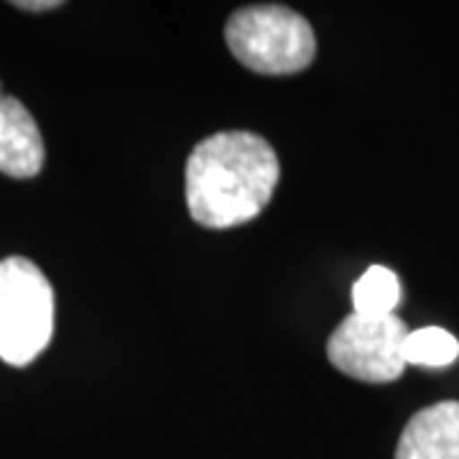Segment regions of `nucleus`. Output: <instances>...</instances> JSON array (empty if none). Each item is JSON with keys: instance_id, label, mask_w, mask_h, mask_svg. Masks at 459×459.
<instances>
[{"instance_id": "nucleus-3", "label": "nucleus", "mask_w": 459, "mask_h": 459, "mask_svg": "<svg viewBox=\"0 0 459 459\" xmlns=\"http://www.w3.org/2000/svg\"><path fill=\"white\" fill-rule=\"evenodd\" d=\"M54 334V291L29 258L0 261V360L31 365Z\"/></svg>"}, {"instance_id": "nucleus-2", "label": "nucleus", "mask_w": 459, "mask_h": 459, "mask_svg": "<svg viewBox=\"0 0 459 459\" xmlns=\"http://www.w3.org/2000/svg\"><path fill=\"white\" fill-rule=\"evenodd\" d=\"M225 41L258 74H296L314 62L316 39L304 16L283 5H250L230 16Z\"/></svg>"}, {"instance_id": "nucleus-10", "label": "nucleus", "mask_w": 459, "mask_h": 459, "mask_svg": "<svg viewBox=\"0 0 459 459\" xmlns=\"http://www.w3.org/2000/svg\"><path fill=\"white\" fill-rule=\"evenodd\" d=\"M0 98H3V84H0Z\"/></svg>"}, {"instance_id": "nucleus-8", "label": "nucleus", "mask_w": 459, "mask_h": 459, "mask_svg": "<svg viewBox=\"0 0 459 459\" xmlns=\"http://www.w3.org/2000/svg\"><path fill=\"white\" fill-rule=\"evenodd\" d=\"M459 355L457 337H452L446 329L424 327L411 332L403 358L406 365H424V368H444L452 365Z\"/></svg>"}, {"instance_id": "nucleus-1", "label": "nucleus", "mask_w": 459, "mask_h": 459, "mask_svg": "<svg viewBox=\"0 0 459 459\" xmlns=\"http://www.w3.org/2000/svg\"><path fill=\"white\" fill-rule=\"evenodd\" d=\"M279 177V156L265 138L247 131L214 133L186 161V207L202 228H238L268 207Z\"/></svg>"}, {"instance_id": "nucleus-6", "label": "nucleus", "mask_w": 459, "mask_h": 459, "mask_svg": "<svg viewBox=\"0 0 459 459\" xmlns=\"http://www.w3.org/2000/svg\"><path fill=\"white\" fill-rule=\"evenodd\" d=\"M395 459H459V403L444 401L411 419Z\"/></svg>"}, {"instance_id": "nucleus-9", "label": "nucleus", "mask_w": 459, "mask_h": 459, "mask_svg": "<svg viewBox=\"0 0 459 459\" xmlns=\"http://www.w3.org/2000/svg\"><path fill=\"white\" fill-rule=\"evenodd\" d=\"M21 11H49V8H59V0H18L13 3Z\"/></svg>"}, {"instance_id": "nucleus-7", "label": "nucleus", "mask_w": 459, "mask_h": 459, "mask_svg": "<svg viewBox=\"0 0 459 459\" xmlns=\"http://www.w3.org/2000/svg\"><path fill=\"white\" fill-rule=\"evenodd\" d=\"M401 301V283L391 268L373 265L352 289V307L362 316H388Z\"/></svg>"}, {"instance_id": "nucleus-5", "label": "nucleus", "mask_w": 459, "mask_h": 459, "mask_svg": "<svg viewBox=\"0 0 459 459\" xmlns=\"http://www.w3.org/2000/svg\"><path fill=\"white\" fill-rule=\"evenodd\" d=\"M44 138L31 113L16 98H0V171L31 179L44 169Z\"/></svg>"}, {"instance_id": "nucleus-4", "label": "nucleus", "mask_w": 459, "mask_h": 459, "mask_svg": "<svg viewBox=\"0 0 459 459\" xmlns=\"http://www.w3.org/2000/svg\"><path fill=\"white\" fill-rule=\"evenodd\" d=\"M409 334L395 314L362 316L352 312L332 332L327 358L344 376L362 383H391L406 370L403 347Z\"/></svg>"}]
</instances>
